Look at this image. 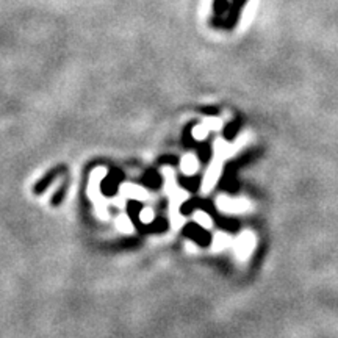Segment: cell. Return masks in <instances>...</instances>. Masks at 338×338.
Wrapping results in <instances>:
<instances>
[{
  "mask_svg": "<svg viewBox=\"0 0 338 338\" xmlns=\"http://www.w3.org/2000/svg\"><path fill=\"white\" fill-rule=\"evenodd\" d=\"M187 235H191L194 240H197L200 244H207L208 243L207 233L200 230L197 225H190V227H187Z\"/></svg>",
  "mask_w": 338,
  "mask_h": 338,
  "instance_id": "3957f363",
  "label": "cell"
},
{
  "mask_svg": "<svg viewBox=\"0 0 338 338\" xmlns=\"http://www.w3.org/2000/svg\"><path fill=\"white\" fill-rule=\"evenodd\" d=\"M246 3H247V0H230L229 11H227V14H225V18H224L219 28L230 30V28L235 27L240 21V18H241V13H243V8L246 6Z\"/></svg>",
  "mask_w": 338,
  "mask_h": 338,
  "instance_id": "6da1fadb",
  "label": "cell"
},
{
  "mask_svg": "<svg viewBox=\"0 0 338 338\" xmlns=\"http://www.w3.org/2000/svg\"><path fill=\"white\" fill-rule=\"evenodd\" d=\"M197 160L193 157V155H188V157H185L183 158V162H182V169H183V172H187V174H194L197 171Z\"/></svg>",
  "mask_w": 338,
  "mask_h": 338,
  "instance_id": "277c9868",
  "label": "cell"
},
{
  "mask_svg": "<svg viewBox=\"0 0 338 338\" xmlns=\"http://www.w3.org/2000/svg\"><path fill=\"white\" fill-rule=\"evenodd\" d=\"M219 207L224 208V210H229V212H241L244 210L247 207L246 202H238V200H230V199H219Z\"/></svg>",
  "mask_w": 338,
  "mask_h": 338,
  "instance_id": "7a4b0ae2",
  "label": "cell"
},
{
  "mask_svg": "<svg viewBox=\"0 0 338 338\" xmlns=\"http://www.w3.org/2000/svg\"><path fill=\"white\" fill-rule=\"evenodd\" d=\"M124 193L132 197H136V199H147V193L141 190V188H135L132 187V185H127V187H124Z\"/></svg>",
  "mask_w": 338,
  "mask_h": 338,
  "instance_id": "8992f818",
  "label": "cell"
},
{
  "mask_svg": "<svg viewBox=\"0 0 338 338\" xmlns=\"http://www.w3.org/2000/svg\"><path fill=\"white\" fill-rule=\"evenodd\" d=\"M251 238L252 237H249V235H243V238H241V251L243 252H247V251H251Z\"/></svg>",
  "mask_w": 338,
  "mask_h": 338,
  "instance_id": "9c48e42d",
  "label": "cell"
},
{
  "mask_svg": "<svg viewBox=\"0 0 338 338\" xmlns=\"http://www.w3.org/2000/svg\"><path fill=\"white\" fill-rule=\"evenodd\" d=\"M146 180H147V183L154 185V187H158V185H160V177L155 172H149L147 177H146Z\"/></svg>",
  "mask_w": 338,
  "mask_h": 338,
  "instance_id": "8fae6325",
  "label": "cell"
},
{
  "mask_svg": "<svg viewBox=\"0 0 338 338\" xmlns=\"http://www.w3.org/2000/svg\"><path fill=\"white\" fill-rule=\"evenodd\" d=\"M118 225H119V229L124 230V232H130L132 230V224H130V221L125 218V216H119Z\"/></svg>",
  "mask_w": 338,
  "mask_h": 338,
  "instance_id": "ba28073f",
  "label": "cell"
},
{
  "mask_svg": "<svg viewBox=\"0 0 338 338\" xmlns=\"http://www.w3.org/2000/svg\"><path fill=\"white\" fill-rule=\"evenodd\" d=\"M196 219L200 222V225H202V227H210V225H212V219L208 218L205 213H202V212H197L196 213Z\"/></svg>",
  "mask_w": 338,
  "mask_h": 338,
  "instance_id": "52a82bcc",
  "label": "cell"
},
{
  "mask_svg": "<svg viewBox=\"0 0 338 338\" xmlns=\"http://www.w3.org/2000/svg\"><path fill=\"white\" fill-rule=\"evenodd\" d=\"M216 238H218V240H216V243H215V246L216 247H222L224 244H227L229 243V240H227V237H224V235H218V237H216Z\"/></svg>",
  "mask_w": 338,
  "mask_h": 338,
  "instance_id": "7c38bea8",
  "label": "cell"
},
{
  "mask_svg": "<svg viewBox=\"0 0 338 338\" xmlns=\"http://www.w3.org/2000/svg\"><path fill=\"white\" fill-rule=\"evenodd\" d=\"M140 218H141L143 222L147 224V222H150L152 219H154V212H152L150 208H146V210H144V212L140 215Z\"/></svg>",
  "mask_w": 338,
  "mask_h": 338,
  "instance_id": "30bf717a",
  "label": "cell"
},
{
  "mask_svg": "<svg viewBox=\"0 0 338 338\" xmlns=\"http://www.w3.org/2000/svg\"><path fill=\"white\" fill-rule=\"evenodd\" d=\"M121 179V174L119 172H115V175H108L105 179V183H103V191L107 193V194H111L113 191H115V187H116V182Z\"/></svg>",
  "mask_w": 338,
  "mask_h": 338,
  "instance_id": "5b68a950",
  "label": "cell"
}]
</instances>
